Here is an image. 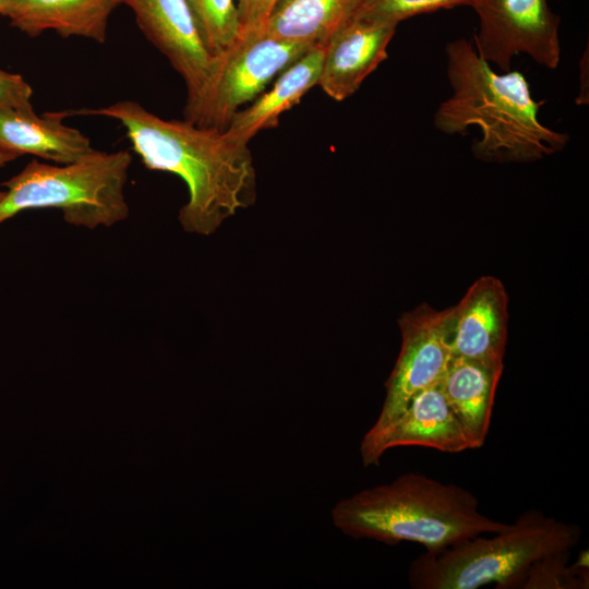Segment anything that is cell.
I'll return each mask as SVG.
<instances>
[{
  "mask_svg": "<svg viewBox=\"0 0 589 589\" xmlns=\"http://www.w3.org/2000/svg\"><path fill=\"white\" fill-rule=\"evenodd\" d=\"M207 52L217 59L241 37L236 0H185Z\"/></svg>",
  "mask_w": 589,
  "mask_h": 589,
  "instance_id": "ac0fdd59",
  "label": "cell"
},
{
  "mask_svg": "<svg viewBox=\"0 0 589 589\" xmlns=\"http://www.w3.org/2000/svg\"><path fill=\"white\" fill-rule=\"evenodd\" d=\"M365 0H277L265 33L286 41L326 46L353 19Z\"/></svg>",
  "mask_w": 589,
  "mask_h": 589,
  "instance_id": "e0dca14e",
  "label": "cell"
},
{
  "mask_svg": "<svg viewBox=\"0 0 589 589\" xmlns=\"http://www.w3.org/2000/svg\"><path fill=\"white\" fill-rule=\"evenodd\" d=\"M128 5L146 38L168 59L187 87L184 110L206 93L216 69L185 0H116Z\"/></svg>",
  "mask_w": 589,
  "mask_h": 589,
  "instance_id": "9c48e42d",
  "label": "cell"
},
{
  "mask_svg": "<svg viewBox=\"0 0 589 589\" xmlns=\"http://www.w3.org/2000/svg\"><path fill=\"white\" fill-rule=\"evenodd\" d=\"M75 113L117 120L146 168L184 181L189 196L179 221L188 232L209 236L255 201L256 175L249 144L226 130L197 127L184 119L165 120L133 100Z\"/></svg>",
  "mask_w": 589,
  "mask_h": 589,
  "instance_id": "6da1fadb",
  "label": "cell"
},
{
  "mask_svg": "<svg viewBox=\"0 0 589 589\" xmlns=\"http://www.w3.org/2000/svg\"><path fill=\"white\" fill-rule=\"evenodd\" d=\"M479 19L477 52L503 72L513 57L526 53L539 65L554 70L561 60L560 16L546 0H472Z\"/></svg>",
  "mask_w": 589,
  "mask_h": 589,
  "instance_id": "ba28073f",
  "label": "cell"
},
{
  "mask_svg": "<svg viewBox=\"0 0 589 589\" xmlns=\"http://www.w3.org/2000/svg\"><path fill=\"white\" fill-rule=\"evenodd\" d=\"M445 51L452 95L434 115L438 131L464 134L479 127L472 152L488 163H531L565 148L568 135L539 121L544 101L533 99L522 73L495 72L465 38L448 43Z\"/></svg>",
  "mask_w": 589,
  "mask_h": 589,
  "instance_id": "7a4b0ae2",
  "label": "cell"
},
{
  "mask_svg": "<svg viewBox=\"0 0 589 589\" xmlns=\"http://www.w3.org/2000/svg\"><path fill=\"white\" fill-rule=\"evenodd\" d=\"M492 537H473L419 555L409 566L416 589L519 588L538 561L578 544L581 529L537 509L522 513Z\"/></svg>",
  "mask_w": 589,
  "mask_h": 589,
  "instance_id": "277c9868",
  "label": "cell"
},
{
  "mask_svg": "<svg viewBox=\"0 0 589 589\" xmlns=\"http://www.w3.org/2000/svg\"><path fill=\"white\" fill-rule=\"evenodd\" d=\"M241 34L264 32L277 0H236Z\"/></svg>",
  "mask_w": 589,
  "mask_h": 589,
  "instance_id": "7402d4cb",
  "label": "cell"
},
{
  "mask_svg": "<svg viewBox=\"0 0 589 589\" xmlns=\"http://www.w3.org/2000/svg\"><path fill=\"white\" fill-rule=\"evenodd\" d=\"M404 446L450 454L474 448L440 383L414 395L404 411L377 435L362 438V464L364 467L377 466L388 449Z\"/></svg>",
  "mask_w": 589,
  "mask_h": 589,
  "instance_id": "30bf717a",
  "label": "cell"
},
{
  "mask_svg": "<svg viewBox=\"0 0 589 589\" xmlns=\"http://www.w3.org/2000/svg\"><path fill=\"white\" fill-rule=\"evenodd\" d=\"M502 372L503 364L452 357L440 382L447 402L474 448L484 444L489 433Z\"/></svg>",
  "mask_w": 589,
  "mask_h": 589,
  "instance_id": "2e32d148",
  "label": "cell"
},
{
  "mask_svg": "<svg viewBox=\"0 0 589 589\" xmlns=\"http://www.w3.org/2000/svg\"><path fill=\"white\" fill-rule=\"evenodd\" d=\"M132 156L127 151L99 152L65 165L33 159L22 171L2 183L0 224L20 212L60 209L73 226L111 227L129 216L124 195Z\"/></svg>",
  "mask_w": 589,
  "mask_h": 589,
  "instance_id": "5b68a950",
  "label": "cell"
},
{
  "mask_svg": "<svg viewBox=\"0 0 589 589\" xmlns=\"http://www.w3.org/2000/svg\"><path fill=\"white\" fill-rule=\"evenodd\" d=\"M33 89L20 75L0 69V110H34Z\"/></svg>",
  "mask_w": 589,
  "mask_h": 589,
  "instance_id": "44dd1931",
  "label": "cell"
},
{
  "mask_svg": "<svg viewBox=\"0 0 589 589\" xmlns=\"http://www.w3.org/2000/svg\"><path fill=\"white\" fill-rule=\"evenodd\" d=\"M401 347L385 382L380 414L363 437L388 426L419 392L438 384L452 358L449 309L437 311L426 303L405 312L398 320Z\"/></svg>",
  "mask_w": 589,
  "mask_h": 589,
  "instance_id": "52a82bcc",
  "label": "cell"
},
{
  "mask_svg": "<svg viewBox=\"0 0 589 589\" xmlns=\"http://www.w3.org/2000/svg\"><path fill=\"white\" fill-rule=\"evenodd\" d=\"M396 26L354 16L327 41L318 84L337 101L353 95L387 58Z\"/></svg>",
  "mask_w": 589,
  "mask_h": 589,
  "instance_id": "7c38bea8",
  "label": "cell"
},
{
  "mask_svg": "<svg viewBox=\"0 0 589 589\" xmlns=\"http://www.w3.org/2000/svg\"><path fill=\"white\" fill-rule=\"evenodd\" d=\"M116 0H12L11 25L35 37L55 31L63 38L83 37L103 44Z\"/></svg>",
  "mask_w": 589,
  "mask_h": 589,
  "instance_id": "5bb4252c",
  "label": "cell"
},
{
  "mask_svg": "<svg viewBox=\"0 0 589 589\" xmlns=\"http://www.w3.org/2000/svg\"><path fill=\"white\" fill-rule=\"evenodd\" d=\"M478 505L476 496L459 485L406 472L338 501L330 517L348 537L390 545L414 542L435 552L506 527Z\"/></svg>",
  "mask_w": 589,
  "mask_h": 589,
  "instance_id": "3957f363",
  "label": "cell"
},
{
  "mask_svg": "<svg viewBox=\"0 0 589 589\" xmlns=\"http://www.w3.org/2000/svg\"><path fill=\"white\" fill-rule=\"evenodd\" d=\"M472 0H365L356 16L397 25L422 13L457 5H470Z\"/></svg>",
  "mask_w": 589,
  "mask_h": 589,
  "instance_id": "ffe728a7",
  "label": "cell"
},
{
  "mask_svg": "<svg viewBox=\"0 0 589 589\" xmlns=\"http://www.w3.org/2000/svg\"><path fill=\"white\" fill-rule=\"evenodd\" d=\"M12 0H0V14L7 15L10 7H11Z\"/></svg>",
  "mask_w": 589,
  "mask_h": 589,
  "instance_id": "cb8c5ba5",
  "label": "cell"
},
{
  "mask_svg": "<svg viewBox=\"0 0 589 589\" xmlns=\"http://www.w3.org/2000/svg\"><path fill=\"white\" fill-rule=\"evenodd\" d=\"M324 56L323 45L309 49L280 73L268 92L262 93L248 108L236 112L226 132L249 144L260 131L276 128L280 115L318 84Z\"/></svg>",
  "mask_w": 589,
  "mask_h": 589,
  "instance_id": "9a60e30c",
  "label": "cell"
},
{
  "mask_svg": "<svg viewBox=\"0 0 589 589\" xmlns=\"http://www.w3.org/2000/svg\"><path fill=\"white\" fill-rule=\"evenodd\" d=\"M508 297L493 276L478 278L449 308L452 357L503 364L507 342Z\"/></svg>",
  "mask_w": 589,
  "mask_h": 589,
  "instance_id": "8fae6325",
  "label": "cell"
},
{
  "mask_svg": "<svg viewBox=\"0 0 589 589\" xmlns=\"http://www.w3.org/2000/svg\"><path fill=\"white\" fill-rule=\"evenodd\" d=\"M68 111L37 116L34 110H0V148L65 165L95 152L80 130L63 123Z\"/></svg>",
  "mask_w": 589,
  "mask_h": 589,
  "instance_id": "4fadbf2b",
  "label": "cell"
},
{
  "mask_svg": "<svg viewBox=\"0 0 589 589\" xmlns=\"http://www.w3.org/2000/svg\"><path fill=\"white\" fill-rule=\"evenodd\" d=\"M312 47L275 38L265 31L241 34L237 44L217 58L206 93L184 110V120L226 130L242 105L260 96L276 75Z\"/></svg>",
  "mask_w": 589,
  "mask_h": 589,
  "instance_id": "8992f818",
  "label": "cell"
},
{
  "mask_svg": "<svg viewBox=\"0 0 589 589\" xmlns=\"http://www.w3.org/2000/svg\"><path fill=\"white\" fill-rule=\"evenodd\" d=\"M570 551L549 555L536 562L527 572L524 589H584L588 588V570L567 565Z\"/></svg>",
  "mask_w": 589,
  "mask_h": 589,
  "instance_id": "d6986e66",
  "label": "cell"
},
{
  "mask_svg": "<svg viewBox=\"0 0 589 589\" xmlns=\"http://www.w3.org/2000/svg\"><path fill=\"white\" fill-rule=\"evenodd\" d=\"M19 156L8 151L0 148V168L5 166L8 163L16 159ZM5 192L0 190V202L3 200Z\"/></svg>",
  "mask_w": 589,
  "mask_h": 589,
  "instance_id": "603a6c76",
  "label": "cell"
}]
</instances>
